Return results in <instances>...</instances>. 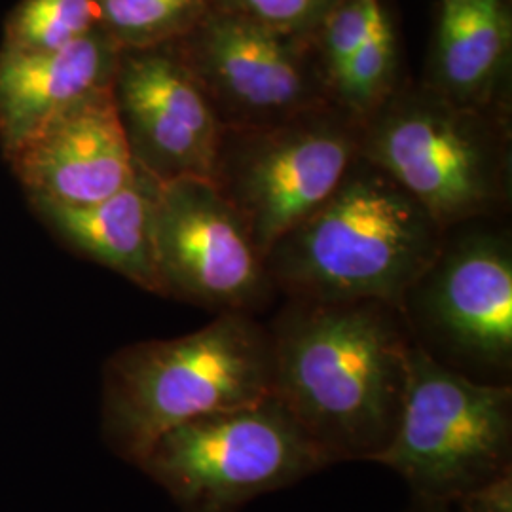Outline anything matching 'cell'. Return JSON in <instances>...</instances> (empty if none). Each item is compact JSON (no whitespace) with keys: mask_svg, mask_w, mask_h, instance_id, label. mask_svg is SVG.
Instances as JSON below:
<instances>
[{"mask_svg":"<svg viewBox=\"0 0 512 512\" xmlns=\"http://www.w3.org/2000/svg\"><path fill=\"white\" fill-rule=\"evenodd\" d=\"M194 67L249 114L293 112L308 95L291 48L247 16L211 19L196 38Z\"/></svg>","mask_w":512,"mask_h":512,"instance_id":"cell-13","label":"cell"},{"mask_svg":"<svg viewBox=\"0 0 512 512\" xmlns=\"http://www.w3.org/2000/svg\"><path fill=\"white\" fill-rule=\"evenodd\" d=\"M332 459L272 395L167 431L139 465L183 512H238Z\"/></svg>","mask_w":512,"mask_h":512,"instance_id":"cell-4","label":"cell"},{"mask_svg":"<svg viewBox=\"0 0 512 512\" xmlns=\"http://www.w3.org/2000/svg\"><path fill=\"white\" fill-rule=\"evenodd\" d=\"M374 463L421 501H454L512 471L511 384L476 382L412 344L399 427Z\"/></svg>","mask_w":512,"mask_h":512,"instance_id":"cell-5","label":"cell"},{"mask_svg":"<svg viewBox=\"0 0 512 512\" xmlns=\"http://www.w3.org/2000/svg\"><path fill=\"white\" fill-rule=\"evenodd\" d=\"M444 238L420 203L359 156L329 200L279 239L264 264L287 300H376L401 310Z\"/></svg>","mask_w":512,"mask_h":512,"instance_id":"cell-2","label":"cell"},{"mask_svg":"<svg viewBox=\"0 0 512 512\" xmlns=\"http://www.w3.org/2000/svg\"><path fill=\"white\" fill-rule=\"evenodd\" d=\"M458 512H512V471L450 501Z\"/></svg>","mask_w":512,"mask_h":512,"instance_id":"cell-21","label":"cell"},{"mask_svg":"<svg viewBox=\"0 0 512 512\" xmlns=\"http://www.w3.org/2000/svg\"><path fill=\"white\" fill-rule=\"evenodd\" d=\"M404 321L435 361L486 384L512 370V247L503 232L444 238L403 300Z\"/></svg>","mask_w":512,"mask_h":512,"instance_id":"cell-8","label":"cell"},{"mask_svg":"<svg viewBox=\"0 0 512 512\" xmlns=\"http://www.w3.org/2000/svg\"><path fill=\"white\" fill-rule=\"evenodd\" d=\"M152 251L160 294L220 313L260 311L274 298L264 256L207 179L158 183Z\"/></svg>","mask_w":512,"mask_h":512,"instance_id":"cell-9","label":"cell"},{"mask_svg":"<svg viewBox=\"0 0 512 512\" xmlns=\"http://www.w3.org/2000/svg\"><path fill=\"white\" fill-rule=\"evenodd\" d=\"M275 395L268 327L220 313L203 329L120 349L103 378V435L118 458L141 465L167 431Z\"/></svg>","mask_w":512,"mask_h":512,"instance_id":"cell-3","label":"cell"},{"mask_svg":"<svg viewBox=\"0 0 512 512\" xmlns=\"http://www.w3.org/2000/svg\"><path fill=\"white\" fill-rule=\"evenodd\" d=\"M503 0H448L440 16L437 69L444 88L475 97L494 78L509 48Z\"/></svg>","mask_w":512,"mask_h":512,"instance_id":"cell-15","label":"cell"},{"mask_svg":"<svg viewBox=\"0 0 512 512\" xmlns=\"http://www.w3.org/2000/svg\"><path fill=\"white\" fill-rule=\"evenodd\" d=\"M101 27L124 50L156 48L186 29L200 0H99Z\"/></svg>","mask_w":512,"mask_h":512,"instance_id":"cell-17","label":"cell"},{"mask_svg":"<svg viewBox=\"0 0 512 512\" xmlns=\"http://www.w3.org/2000/svg\"><path fill=\"white\" fill-rule=\"evenodd\" d=\"M112 92L143 173L160 184L211 181L222 128L183 61L156 48L122 50Z\"/></svg>","mask_w":512,"mask_h":512,"instance_id":"cell-10","label":"cell"},{"mask_svg":"<svg viewBox=\"0 0 512 512\" xmlns=\"http://www.w3.org/2000/svg\"><path fill=\"white\" fill-rule=\"evenodd\" d=\"M31 202L84 205L137 175L112 84L57 114L8 158Z\"/></svg>","mask_w":512,"mask_h":512,"instance_id":"cell-11","label":"cell"},{"mask_svg":"<svg viewBox=\"0 0 512 512\" xmlns=\"http://www.w3.org/2000/svg\"><path fill=\"white\" fill-rule=\"evenodd\" d=\"M247 18L266 27H302L329 12L334 0H236Z\"/></svg>","mask_w":512,"mask_h":512,"instance_id":"cell-20","label":"cell"},{"mask_svg":"<svg viewBox=\"0 0 512 512\" xmlns=\"http://www.w3.org/2000/svg\"><path fill=\"white\" fill-rule=\"evenodd\" d=\"M378 6V0H349L332 14L327 31V52L334 78L348 67L351 57L365 42Z\"/></svg>","mask_w":512,"mask_h":512,"instance_id":"cell-19","label":"cell"},{"mask_svg":"<svg viewBox=\"0 0 512 512\" xmlns=\"http://www.w3.org/2000/svg\"><path fill=\"white\" fill-rule=\"evenodd\" d=\"M393 52V31L384 10L378 6L370 21L365 42L351 57L348 67L336 78L351 103L366 105L380 93L391 73Z\"/></svg>","mask_w":512,"mask_h":512,"instance_id":"cell-18","label":"cell"},{"mask_svg":"<svg viewBox=\"0 0 512 512\" xmlns=\"http://www.w3.org/2000/svg\"><path fill=\"white\" fill-rule=\"evenodd\" d=\"M359 143L361 129L323 116L222 131L211 183L266 256L329 200Z\"/></svg>","mask_w":512,"mask_h":512,"instance_id":"cell-6","label":"cell"},{"mask_svg":"<svg viewBox=\"0 0 512 512\" xmlns=\"http://www.w3.org/2000/svg\"><path fill=\"white\" fill-rule=\"evenodd\" d=\"M404 512H458L450 501H421L414 499Z\"/></svg>","mask_w":512,"mask_h":512,"instance_id":"cell-22","label":"cell"},{"mask_svg":"<svg viewBox=\"0 0 512 512\" xmlns=\"http://www.w3.org/2000/svg\"><path fill=\"white\" fill-rule=\"evenodd\" d=\"M97 27H101L99 0H23L6 21L0 52H52Z\"/></svg>","mask_w":512,"mask_h":512,"instance_id":"cell-16","label":"cell"},{"mask_svg":"<svg viewBox=\"0 0 512 512\" xmlns=\"http://www.w3.org/2000/svg\"><path fill=\"white\" fill-rule=\"evenodd\" d=\"M359 156L404 188L446 232L505 202L509 156L476 116L431 99L389 109L361 129Z\"/></svg>","mask_w":512,"mask_h":512,"instance_id":"cell-7","label":"cell"},{"mask_svg":"<svg viewBox=\"0 0 512 512\" xmlns=\"http://www.w3.org/2000/svg\"><path fill=\"white\" fill-rule=\"evenodd\" d=\"M275 397L332 459L376 461L403 414L408 353L403 311L376 300H287L268 327Z\"/></svg>","mask_w":512,"mask_h":512,"instance_id":"cell-1","label":"cell"},{"mask_svg":"<svg viewBox=\"0 0 512 512\" xmlns=\"http://www.w3.org/2000/svg\"><path fill=\"white\" fill-rule=\"evenodd\" d=\"M158 183L137 167L120 192L84 205L31 202L38 217L74 253L160 294L152 251V207Z\"/></svg>","mask_w":512,"mask_h":512,"instance_id":"cell-14","label":"cell"},{"mask_svg":"<svg viewBox=\"0 0 512 512\" xmlns=\"http://www.w3.org/2000/svg\"><path fill=\"white\" fill-rule=\"evenodd\" d=\"M122 48L103 27L35 54L0 52V148L8 160L57 114L114 82Z\"/></svg>","mask_w":512,"mask_h":512,"instance_id":"cell-12","label":"cell"}]
</instances>
